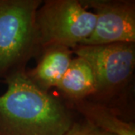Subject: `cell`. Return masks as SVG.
I'll use <instances>...</instances> for the list:
<instances>
[{
    "mask_svg": "<svg viewBox=\"0 0 135 135\" xmlns=\"http://www.w3.org/2000/svg\"><path fill=\"white\" fill-rule=\"evenodd\" d=\"M2 83L0 135H65L76 120L67 102L37 86L26 70Z\"/></svg>",
    "mask_w": 135,
    "mask_h": 135,
    "instance_id": "6da1fadb",
    "label": "cell"
},
{
    "mask_svg": "<svg viewBox=\"0 0 135 135\" xmlns=\"http://www.w3.org/2000/svg\"><path fill=\"white\" fill-rule=\"evenodd\" d=\"M72 52L85 59L95 74L96 91L88 99L134 122L135 43L78 45Z\"/></svg>",
    "mask_w": 135,
    "mask_h": 135,
    "instance_id": "7a4b0ae2",
    "label": "cell"
},
{
    "mask_svg": "<svg viewBox=\"0 0 135 135\" xmlns=\"http://www.w3.org/2000/svg\"><path fill=\"white\" fill-rule=\"evenodd\" d=\"M41 0H0V82L24 71L39 48L36 11Z\"/></svg>",
    "mask_w": 135,
    "mask_h": 135,
    "instance_id": "3957f363",
    "label": "cell"
},
{
    "mask_svg": "<svg viewBox=\"0 0 135 135\" xmlns=\"http://www.w3.org/2000/svg\"><path fill=\"white\" fill-rule=\"evenodd\" d=\"M95 25V15L81 1L45 0L35 15L40 50L56 45L72 50L90 36Z\"/></svg>",
    "mask_w": 135,
    "mask_h": 135,
    "instance_id": "277c9868",
    "label": "cell"
},
{
    "mask_svg": "<svg viewBox=\"0 0 135 135\" xmlns=\"http://www.w3.org/2000/svg\"><path fill=\"white\" fill-rule=\"evenodd\" d=\"M95 15L90 36L80 45L135 43L134 0H82Z\"/></svg>",
    "mask_w": 135,
    "mask_h": 135,
    "instance_id": "5b68a950",
    "label": "cell"
},
{
    "mask_svg": "<svg viewBox=\"0 0 135 135\" xmlns=\"http://www.w3.org/2000/svg\"><path fill=\"white\" fill-rule=\"evenodd\" d=\"M72 50L64 46H50L43 49L38 56L36 66L26 70L32 82L44 91L56 88L74 58Z\"/></svg>",
    "mask_w": 135,
    "mask_h": 135,
    "instance_id": "8992f818",
    "label": "cell"
},
{
    "mask_svg": "<svg viewBox=\"0 0 135 135\" xmlns=\"http://www.w3.org/2000/svg\"><path fill=\"white\" fill-rule=\"evenodd\" d=\"M56 89L68 104L92 97L96 91V81L89 63L75 56Z\"/></svg>",
    "mask_w": 135,
    "mask_h": 135,
    "instance_id": "52a82bcc",
    "label": "cell"
},
{
    "mask_svg": "<svg viewBox=\"0 0 135 135\" xmlns=\"http://www.w3.org/2000/svg\"><path fill=\"white\" fill-rule=\"evenodd\" d=\"M84 120L113 135H135L134 122L122 119L108 107L89 99L68 104Z\"/></svg>",
    "mask_w": 135,
    "mask_h": 135,
    "instance_id": "ba28073f",
    "label": "cell"
},
{
    "mask_svg": "<svg viewBox=\"0 0 135 135\" xmlns=\"http://www.w3.org/2000/svg\"><path fill=\"white\" fill-rule=\"evenodd\" d=\"M65 135H113L92 126L86 120L77 121L73 123Z\"/></svg>",
    "mask_w": 135,
    "mask_h": 135,
    "instance_id": "9c48e42d",
    "label": "cell"
}]
</instances>
